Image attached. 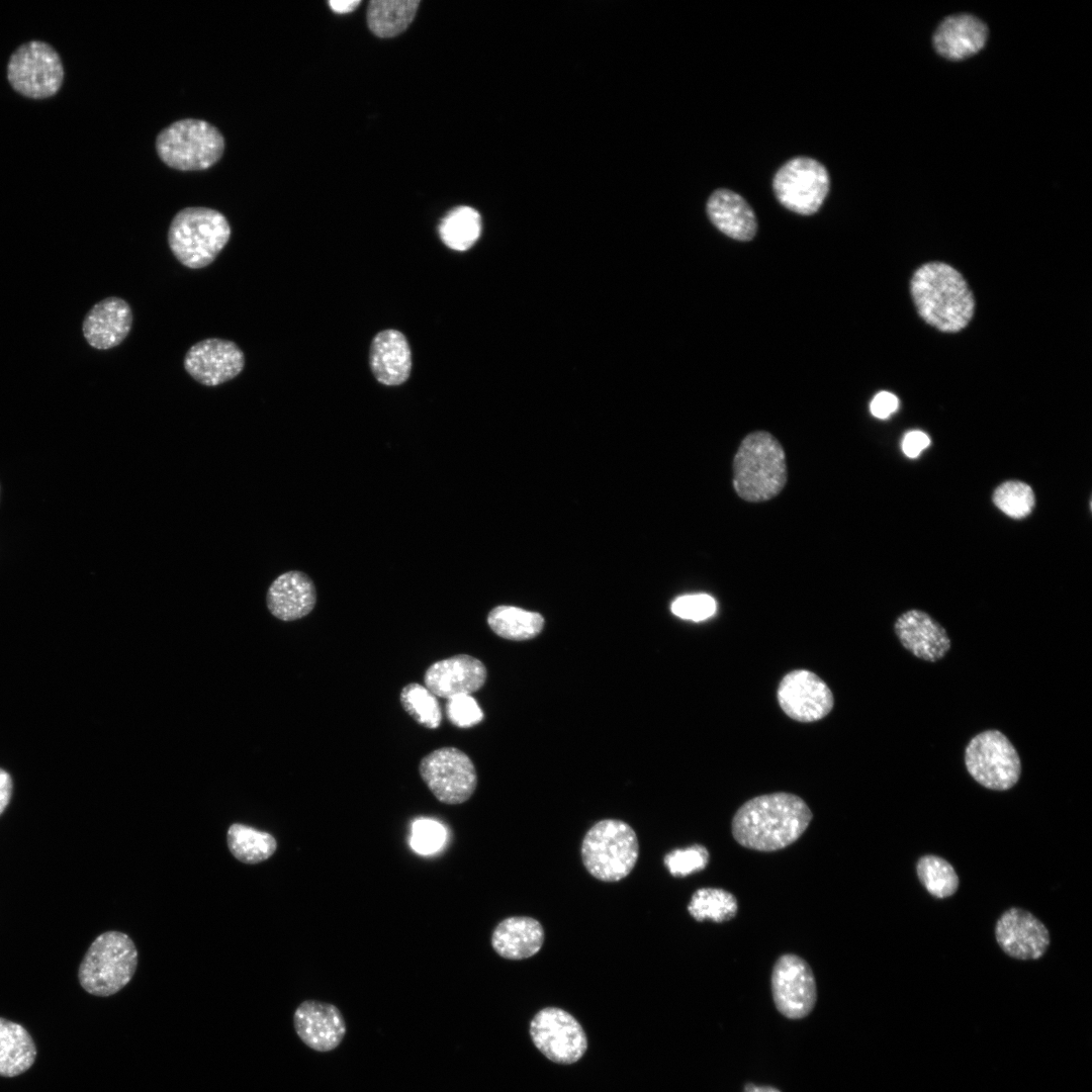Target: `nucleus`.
I'll use <instances>...</instances> for the list:
<instances>
[{"label":"nucleus","mask_w":1092,"mask_h":1092,"mask_svg":"<svg viewBox=\"0 0 1092 1092\" xmlns=\"http://www.w3.org/2000/svg\"><path fill=\"white\" fill-rule=\"evenodd\" d=\"M812 818L811 809L801 797L776 792L743 803L732 818L731 832L741 846L771 852L797 841Z\"/></svg>","instance_id":"obj_1"},{"label":"nucleus","mask_w":1092,"mask_h":1092,"mask_svg":"<svg viewBox=\"0 0 1092 1092\" xmlns=\"http://www.w3.org/2000/svg\"><path fill=\"white\" fill-rule=\"evenodd\" d=\"M910 291L920 317L941 332L963 330L974 314L971 289L963 275L947 264L930 262L919 267Z\"/></svg>","instance_id":"obj_2"},{"label":"nucleus","mask_w":1092,"mask_h":1092,"mask_svg":"<svg viewBox=\"0 0 1092 1092\" xmlns=\"http://www.w3.org/2000/svg\"><path fill=\"white\" fill-rule=\"evenodd\" d=\"M786 481V455L781 443L764 431L748 434L733 460L736 493L747 502H765L778 495Z\"/></svg>","instance_id":"obj_3"},{"label":"nucleus","mask_w":1092,"mask_h":1092,"mask_svg":"<svg viewBox=\"0 0 1092 1092\" xmlns=\"http://www.w3.org/2000/svg\"><path fill=\"white\" fill-rule=\"evenodd\" d=\"M231 235L230 222L221 212L192 206L174 215L168 230V245L184 267L201 269L217 258Z\"/></svg>","instance_id":"obj_4"},{"label":"nucleus","mask_w":1092,"mask_h":1092,"mask_svg":"<svg viewBox=\"0 0 1092 1092\" xmlns=\"http://www.w3.org/2000/svg\"><path fill=\"white\" fill-rule=\"evenodd\" d=\"M138 949L125 933L109 930L99 934L85 952L78 969L81 987L89 994L108 997L132 979Z\"/></svg>","instance_id":"obj_5"},{"label":"nucleus","mask_w":1092,"mask_h":1092,"mask_svg":"<svg viewBox=\"0 0 1092 1092\" xmlns=\"http://www.w3.org/2000/svg\"><path fill=\"white\" fill-rule=\"evenodd\" d=\"M580 851L584 868L593 877L603 882H618L634 869L639 842L628 823L604 819L587 830Z\"/></svg>","instance_id":"obj_6"},{"label":"nucleus","mask_w":1092,"mask_h":1092,"mask_svg":"<svg viewBox=\"0 0 1092 1092\" xmlns=\"http://www.w3.org/2000/svg\"><path fill=\"white\" fill-rule=\"evenodd\" d=\"M222 133L205 120L185 118L162 129L156 151L163 163L180 171H200L216 164L224 152Z\"/></svg>","instance_id":"obj_7"},{"label":"nucleus","mask_w":1092,"mask_h":1092,"mask_svg":"<svg viewBox=\"0 0 1092 1092\" xmlns=\"http://www.w3.org/2000/svg\"><path fill=\"white\" fill-rule=\"evenodd\" d=\"M64 67L57 51L48 42L30 40L10 56L7 79L20 95L46 99L56 95L64 82Z\"/></svg>","instance_id":"obj_8"},{"label":"nucleus","mask_w":1092,"mask_h":1092,"mask_svg":"<svg viewBox=\"0 0 1092 1092\" xmlns=\"http://www.w3.org/2000/svg\"><path fill=\"white\" fill-rule=\"evenodd\" d=\"M965 764L981 786L1007 791L1019 781L1021 762L1017 750L999 730H985L975 735L965 749Z\"/></svg>","instance_id":"obj_9"},{"label":"nucleus","mask_w":1092,"mask_h":1092,"mask_svg":"<svg viewBox=\"0 0 1092 1092\" xmlns=\"http://www.w3.org/2000/svg\"><path fill=\"white\" fill-rule=\"evenodd\" d=\"M830 187L827 169L819 161L798 156L787 161L775 174L772 189L789 210L810 215L825 200Z\"/></svg>","instance_id":"obj_10"},{"label":"nucleus","mask_w":1092,"mask_h":1092,"mask_svg":"<svg viewBox=\"0 0 1092 1092\" xmlns=\"http://www.w3.org/2000/svg\"><path fill=\"white\" fill-rule=\"evenodd\" d=\"M419 772L435 798L447 805L466 802L477 787L472 760L456 747H441L425 755L420 761Z\"/></svg>","instance_id":"obj_11"},{"label":"nucleus","mask_w":1092,"mask_h":1092,"mask_svg":"<svg viewBox=\"0 0 1092 1092\" xmlns=\"http://www.w3.org/2000/svg\"><path fill=\"white\" fill-rule=\"evenodd\" d=\"M770 990L777 1010L789 1019L808 1016L817 1002V985L809 964L794 953L782 954L775 963Z\"/></svg>","instance_id":"obj_12"},{"label":"nucleus","mask_w":1092,"mask_h":1092,"mask_svg":"<svg viewBox=\"0 0 1092 1092\" xmlns=\"http://www.w3.org/2000/svg\"><path fill=\"white\" fill-rule=\"evenodd\" d=\"M530 1034L536 1048L558 1064L577 1062L587 1048L582 1026L570 1013L557 1007L541 1009L531 1020Z\"/></svg>","instance_id":"obj_13"},{"label":"nucleus","mask_w":1092,"mask_h":1092,"mask_svg":"<svg viewBox=\"0 0 1092 1092\" xmlns=\"http://www.w3.org/2000/svg\"><path fill=\"white\" fill-rule=\"evenodd\" d=\"M777 698L787 716L804 723L821 720L834 706L827 684L807 669L788 672L779 684Z\"/></svg>","instance_id":"obj_14"},{"label":"nucleus","mask_w":1092,"mask_h":1092,"mask_svg":"<svg viewBox=\"0 0 1092 1092\" xmlns=\"http://www.w3.org/2000/svg\"><path fill=\"white\" fill-rule=\"evenodd\" d=\"M185 371L205 386L221 385L245 367V354L233 341L208 338L191 346L183 360Z\"/></svg>","instance_id":"obj_15"},{"label":"nucleus","mask_w":1092,"mask_h":1092,"mask_svg":"<svg viewBox=\"0 0 1092 1092\" xmlns=\"http://www.w3.org/2000/svg\"><path fill=\"white\" fill-rule=\"evenodd\" d=\"M995 936L1002 950L1017 960H1037L1050 945L1045 925L1030 912L1010 908L997 920Z\"/></svg>","instance_id":"obj_16"},{"label":"nucleus","mask_w":1092,"mask_h":1092,"mask_svg":"<svg viewBox=\"0 0 1092 1092\" xmlns=\"http://www.w3.org/2000/svg\"><path fill=\"white\" fill-rule=\"evenodd\" d=\"M293 1026L303 1043L316 1052L336 1049L346 1034L341 1011L331 1003L317 1000H305L297 1006Z\"/></svg>","instance_id":"obj_17"},{"label":"nucleus","mask_w":1092,"mask_h":1092,"mask_svg":"<svg viewBox=\"0 0 1092 1092\" xmlns=\"http://www.w3.org/2000/svg\"><path fill=\"white\" fill-rule=\"evenodd\" d=\"M486 667L477 658L457 654L432 663L424 674L425 687L445 699L477 692L485 682Z\"/></svg>","instance_id":"obj_18"},{"label":"nucleus","mask_w":1092,"mask_h":1092,"mask_svg":"<svg viewBox=\"0 0 1092 1092\" xmlns=\"http://www.w3.org/2000/svg\"><path fill=\"white\" fill-rule=\"evenodd\" d=\"M132 322L130 305L120 297L109 296L95 303L86 313L82 332L92 348L109 350L125 340Z\"/></svg>","instance_id":"obj_19"},{"label":"nucleus","mask_w":1092,"mask_h":1092,"mask_svg":"<svg viewBox=\"0 0 1092 1092\" xmlns=\"http://www.w3.org/2000/svg\"><path fill=\"white\" fill-rule=\"evenodd\" d=\"M894 630L902 646L922 660L938 661L950 649L946 630L924 611L904 612L895 621Z\"/></svg>","instance_id":"obj_20"},{"label":"nucleus","mask_w":1092,"mask_h":1092,"mask_svg":"<svg viewBox=\"0 0 1092 1092\" xmlns=\"http://www.w3.org/2000/svg\"><path fill=\"white\" fill-rule=\"evenodd\" d=\"M316 603L315 586L302 571L280 574L270 584L266 604L270 613L282 621H294L308 615Z\"/></svg>","instance_id":"obj_21"},{"label":"nucleus","mask_w":1092,"mask_h":1092,"mask_svg":"<svg viewBox=\"0 0 1092 1092\" xmlns=\"http://www.w3.org/2000/svg\"><path fill=\"white\" fill-rule=\"evenodd\" d=\"M369 363L378 382L390 386L405 382L412 371V353L404 335L391 329L379 332L371 343Z\"/></svg>","instance_id":"obj_22"},{"label":"nucleus","mask_w":1092,"mask_h":1092,"mask_svg":"<svg viewBox=\"0 0 1092 1092\" xmlns=\"http://www.w3.org/2000/svg\"><path fill=\"white\" fill-rule=\"evenodd\" d=\"M988 29L983 21L970 14L946 17L936 28L933 44L943 58L959 61L977 54L986 43Z\"/></svg>","instance_id":"obj_23"},{"label":"nucleus","mask_w":1092,"mask_h":1092,"mask_svg":"<svg viewBox=\"0 0 1092 1092\" xmlns=\"http://www.w3.org/2000/svg\"><path fill=\"white\" fill-rule=\"evenodd\" d=\"M706 208L712 223L726 236L738 241H749L755 236V213L738 193L726 188L716 189Z\"/></svg>","instance_id":"obj_24"},{"label":"nucleus","mask_w":1092,"mask_h":1092,"mask_svg":"<svg viewBox=\"0 0 1092 1092\" xmlns=\"http://www.w3.org/2000/svg\"><path fill=\"white\" fill-rule=\"evenodd\" d=\"M544 937L543 926L537 919L512 916L494 927L490 942L499 957L518 961L536 954L543 945Z\"/></svg>","instance_id":"obj_25"},{"label":"nucleus","mask_w":1092,"mask_h":1092,"mask_svg":"<svg viewBox=\"0 0 1092 1092\" xmlns=\"http://www.w3.org/2000/svg\"><path fill=\"white\" fill-rule=\"evenodd\" d=\"M36 1045L27 1029L0 1017V1076L12 1078L26 1072L35 1062Z\"/></svg>","instance_id":"obj_26"},{"label":"nucleus","mask_w":1092,"mask_h":1092,"mask_svg":"<svg viewBox=\"0 0 1092 1092\" xmlns=\"http://www.w3.org/2000/svg\"><path fill=\"white\" fill-rule=\"evenodd\" d=\"M226 843L233 856L246 864L267 860L277 849V840L271 833L243 823L229 827Z\"/></svg>","instance_id":"obj_27"},{"label":"nucleus","mask_w":1092,"mask_h":1092,"mask_svg":"<svg viewBox=\"0 0 1092 1092\" xmlns=\"http://www.w3.org/2000/svg\"><path fill=\"white\" fill-rule=\"evenodd\" d=\"M419 0H373L367 9L370 30L379 37L401 33L413 21Z\"/></svg>","instance_id":"obj_28"},{"label":"nucleus","mask_w":1092,"mask_h":1092,"mask_svg":"<svg viewBox=\"0 0 1092 1092\" xmlns=\"http://www.w3.org/2000/svg\"><path fill=\"white\" fill-rule=\"evenodd\" d=\"M487 624L499 637L528 640L537 636L544 626L543 617L513 606H497L487 616Z\"/></svg>","instance_id":"obj_29"},{"label":"nucleus","mask_w":1092,"mask_h":1092,"mask_svg":"<svg viewBox=\"0 0 1092 1092\" xmlns=\"http://www.w3.org/2000/svg\"><path fill=\"white\" fill-rule=\"evenodd\" d=\"M481 233V217L469 206L452 209L442 219L439 234L443 243L455 251H466L478 240Z\"/></svg>","instance_id":"obj_30"},{"label":"nucleus","mask_w":1092,"mask_h":1092,"mask_svg":"<svg viewBox=\"0 0 1092 1092\" xmlns=\"http://www.w3.org/2000/svg\"><path fill=\"white\" fill-rule=\"evenodd\" d=\"M690 915L702 922L710 919L722 923L733 919L738 911L736 897L721 888L706 887L694 892L688 904Z\"/></svg>","instance_id":"obj_31"},{"label":"nucleus","mask_w":1092,"mask_h":1092,"mask_svg":"<svg viewBox=\"0 0 1092 1092\" xmlns=\"http://www.w3.org/2000/svg\"><path fill=\"white\" fill-rule=\"evenodd\" d=\"M916 872L920 883L935 898H947L958 890L960 881L953 867L940 856L923 855L917 861Z\"/></svg>","instance_id":"obj_32"},{"label":"nucleus","mask_w":1092,"mask_h":1092,"mask_svg":"<svg viewBox=\"0 0 1092 1092\" xmlns=\"http://www.w3.org/2000/svg\"><path fill=\"white\" fill-rule=\"evenodd\" d=\"M399 700L404 711L420 725L436 729L442 722L437 697L425 686L411 682L401 689Z\"/></svg>","instance_id":"obj_33"},{"label":"nucleus","mask_w":1092,"mask_h":1092,"mask_svg":"<svg viewBox=\"0 0 1092 1092\" xmlns=\"http://www.w3.org/2000/svg\"><path fill=\"white\" fill-rule=\"evenodd\" d=\"M993 503L1008 517L1022 519L1032 512L1035 506V495L1027 483L1019 480H1007L994 490Z\"/></svg>","instance_id":"obj_34"},{"label":"nucleus","mask_w":1092,"mask_h":1092,"mask_svg":"<svg viewBox=\"0 0 1092 1092\" xmlns=\"http://www.w3.org/2000/svg\"><path fill=\"white\" fill-rule=\"evenodd\" d=\"M709 860L710 853L706 846L695 843L667 852L664 855L663 863L672 877L685 878L706 869Z\"/></svg>","instance_id":"obj_35"},{"label":"nucleus","mask_w":1092,"mask_h":1092,"mask_svg":"<svg viewBox=\"0 0 1092 1092\" xmlns=\"http://www.w3.org/2000/svg\"><path fill=\"white\" fill-rule=\"evenodd\" d=\"M446 830L432 819H418L413 823L411 845L420 854H431L445 843Z\"/></svg>","instance_id":"obj_36"},{"label":"nucleus","mask_w":1092,"mask_h":1092,"mask_svg":"<svg viewBox=\"0 0 1092 1092\" xmlns=\"http://www.w3.org/2000/svg\"><path fill=\"white\" fill-rule=\"evenodd\" d=\"M670 609L681 619L700 622L715 614L716 602L706 594L687 595L675 599Z\"/></svg>","instance_id":"obj_37"},{"label":"nucleus","mask_w":1092,"mask_h":1092,"mask_svg":"<svg viewBox=\"0 0 1092 1092\" xmlns=\"http://www.w3.org/2000/svg\"><path fill=\"white\" fill-rule=\"evenodd\" d=\"M446 714L449 721L460 728L472 727L483 719L482 710L470 695H457L447 699Z\"/></svg>","instance_id":"obj_38"},{"label":"nucleus","mask_w":1092,"mask_h":1092,"mask_svg":"<svg viewBox=\"0 0 1092 1092\" xmlns=\"http://www.w3.org/2000/svg\"><path fill=\"white\" fill-rule=\"evenodd\" d=\"M898 407V397L889 391H881L876 394L870 404L872 415L882 420L889 418Z\"/></svg>","instance_id":"obj_39"},{"label":"nucleus","mask_w":1092,"mask_h":1092,"mask_svg":"<svg viewBox=\"0 0 1092 1092\" xmlns=\"http://www.w3.org/2000/svg\"><path fill=\"white\" fill-rule=\"evenodd\" d=\"M930 444L929 437L921 431L907 433L902 441V450L909 458H916Z\"/></svg>","instance_id":"obj_40"},{"label":"nucleus","mask_w":1092,"mask_h":1092,"mask_svg":"<svg viewBox=\"0 0 1092 1092\" xmlns=\"http://www.w3.org/2000/svg\"><path fill=\"white\" fill-rule=\"evenodd\" d=\"M12 791L13 783L10 775L3 768H0V815L9 805Z\"/></svg>","instance_id":"obj_41"},{"label":"nucleus","mask_w":1092,"mask_h":1092,"mask_svg":"<svg viewBox=\"0 0 1092 1092\" xmlns=\"http://www.w3.org/2000/svg\"><path fill=\"white\" fill-rule=\"evenodd\" d=\"M360 3H361L360 0H348V1L334 0V1H330V6H331V9L333 11H335L336 13L345 14V13H349V12L354 11L358 7V5Z\"/></svg>","instance_id":"obj_42"},{"label":"nucleus","mask_w":1092,"mask_h":1092,"mask_svg":"<svg viewBox=\"0 0 1092 1092\" xmlns=\"http://www.w3.org/2000/svg\"><path fill=\"white\" fill-rule=\"evenodd\" d=\"M743 1092H781L778 1088L772 1086H756L753 1083H746L743 1088Z\"/></svg>","instance_id":"obj_43"},{"label":"nucleus","mask_w":1092,"mask_h":1092,"mask_svg":"<svg viewBox=\"0 0 1092 1092\" xmlns=\"http://www.w3.org/2000/svg\"><path fill=\"white\" fill-rule=\"evenodd\" d=\"M0 491H1V487H0Z\"/></svg>","instance_id":"obj_44"}]
</instances>
